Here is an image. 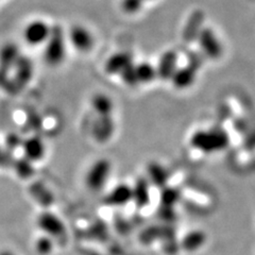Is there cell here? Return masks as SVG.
Segmentation results:
<instances>
[{
	"label": "cell",
	"mask_w": 255,
	"mask_h": 255,
	"mask_svg": "<svg viewBox=\"0 0 255 255\" xmlns=\"http://www.w3.org/2000/svg\"><path fill=\"white\" fill-rule=\"evenodd\" d=\"M203 14L200 11H196L189 16V18L186 22V26L183 30V39L186 43H191L197 41L198 35L200 31L203 29Z\"/></svg>",
	"instance_id": "cell-14"
},
{
	"label": "cell",
	"mask_w": 255,
	"mask_h": 255,
	"mask_svg": "<svg viewBox=\"0 0 255 255\" xmlns=\"http://www.w3.org/2000/svg\"><path fill=\"white\" fill-rule=\"evenodd\" d=\"M229 143L228 134L219 129L199 130L190 138V145L204 153H214L225 150Z\"/></svg>",
	"instance_id": "cell-1"
},
{
	"label": "cell",
	"mask_w": 255,
	"mask_h": 255,
	"mask_svg": "<svg viewBox=\"0 0 255 255\" xmlns=\"http://www.w3.org/2000/svg\"><path fill=\"white\" fill-rule=\"evenodd\" d=\"M36 223L44 235L50 236L53 239L63 236L66 232V228L64 222L57 215L51 212H42L38 215Z\"/></svg>",
	"instance_id": "cell-6"
},
{
	"label": "cell",
	"mask_w": 255,
	"mask_h": 255,
	"mask_svg": "<svg viewBox=\"0 0 255 255\" xmlns=\"http://www.w3.org/2000/svg\"><path fill=\"white\" fill-rule=\"evenodd\" d=\"M0 255H16V254L10 250H2L1 252H0Z\"/></svg>",
	"instance_id": "cell-28"
},
{
	"label": "cell",
	"mask_w": 255,
	"mask_h": 255,
	"mask_svg": "<svg viewBox=\"0 0 255 255\" xmlns=\"http://www.w3.org/2000/svg\"><path fill=\"white\" fill-rule=\"evenodd\" d=\"M158 215L161 216V218L170 221L173 217H174V210L173 207H169V206H164L162 205L161 209L158 211Z\"/></svg>",
	"instance_id": "cell-27"
},
{
	"label": "cell",
	"mask_w": 255,
	"mask_h": 255,
	"mask_svg": "<svg viewBox=\"0 0 255 255\" xmlns=\"http://www.w3.org/2000/svg\"><path fill=\"white\" fill-rule=\"evenodd\" d=\"M23 157L32 163L39 162L46 154V146L44 140L38 136H31L22 142Z\"/></svg>",
	"instance_id": "cell-10"
},
{
	"label": "cell",
	"mask_w": 255,
	"mask_h": 255,
	"mask_svg": "<svg viewBox=\"0 0 255 255\" xmlns=\"http://www.w3.org/2000/svg\"><path fill=\"white\" fill-rule=\"evenodd\" d=\"M143 1H145V2H146V1H152V0H143Z\"/></svg>",
	"instance_id": "cell-30"
},
{
	"label": "cell",
	"mask_w": 255,
	"mask_h": 255,
	"mask_svg": "<svg viewBox=\"0 0 255 255\" xmlns=\"http://www.w3.org/2000/svg\"><path fill=\"white\" fill-rule=\"evenodd\" d=\"M66 55L65 35L61 27H52L49 38L44 48V60L49 66L55 67L63 63Z\"/></svg>",
	"instance_id": "cell-2"
},
{
	"label": "cell",
	"mask_w": 255,
	"mask_h": 255,
	"mask_svg": "<svg viewBox=\"0 0 255 255\" xmlns=\"http://www.w3.org/2000/svg\"><path fill=\"white\" fill-rule=\"evenodd\" d=\"M133 200V189L129 185H117L107 195L105 202L110 206H124Z\"/></svg>",
	"instance_id": "cell-12"
},
{
	"label": "cell",
	"mask_w": 255,
	"mask_h": 255,
	"mask_svg": "<svg viewBox=\"0 0 255 255\" xmlns=\"http://www.w3.org/2000/svg\"><path fill=\"white\" fill-rule=\"evenodd\" d=\"M197 41L200 46L202 52L207 58L217 60L222 54V46L215 32L207 27H203L198 35Z\"/></svg>",
	"instance_id": "cell-7"
},
{
	"label": "cell",
	"mask_w": 255,
	"mask_h": 255,
	"mask_svg": "<svg viewBox=\"0 0 255 255\" xmlns=\"http://www.w3.org/2000/svg\"><path fill=\"white\" fill-rule=\"evenodd\" d=\"M2 161V153H1V150H0V163Z\"/></svg>",
	"instance_id": "cell-29"
},
{
	"label": "cell",
	"mask_w": 255,
	"mask_h": 255,
	"mask_svg": "<svg viewBox=\"0 0 255 255\" xmlns=\"http://www.w3.org/2000/svg\"><path fill=\"white\" fill-rule=\"evenodd\" d=\"M178 54L174 50H167L159 58L158 64L156 66L157 78L167 81L171 80L172 76L178 69Z\"/></svg>",
	"instance_id": "cell-9"
},
{
	"label": "cell",
	"mask_w": 255,
	"mask_h": 255,
	"mask_svg": "<svg viewBox=\"0 0 255 255\" xmlns=\"http://www.w3.org/2000/svg\"><path fill=\"white\" fill-rule=\"evenodd\" d=\"M148 177L155 186L164 188L167 186L169 175L161 164L152 162L148 165Z\"/></svg>",
	"instance_id": "cell-18"
},
{
	"label": "cell",
	"mask_w": 255,
	"mask_h": 255,
	"mask_svg": "<svg viewBox=\"0 0 255 255\" xmlns=\"http://www.w3.org/2000/svg\"><path fill=\"white\" fill-rule=\"evenodd\" d=\"M201 66V60L198 55L190 59L188 65L178 68L171 78V82L175 89L185 90L195 82L197 71Z\"/></svg>",
	"instance_id": "cell-5"
},
{
	"label": "cell",
	"mask_w": 255,
	"mask_h": 255,
	"mask_svg": "<svg viewBox=\"0 0 255 255\" xmlns=\"http://www.w3.org/2000/svg\"><path fill=\"white\" fill-rule=\"evenodd\" d=\"M50 27L45 20L34 19L27 23V26L23 29L22 37L29 46H39L47 42L51 33Z\"/></svg>",
	"instance_id": "cell-4"
},
{
	"label": "cell",
	"mask_w": 255,
	"mask_h": 255,
	"mask_svg": "<svg viewBox=\"0 0 255 255\" xmlns=\"http://www.w3.org/2000/svg\"><path fill=\"white\" fill-rule=\"evenodd\" d=\"M92 255H102V254H98V253H95V254H92Z\"/></svg>",
	"instance_id": "cell-31"
},
{
	"label": "cell",
	"mask_w": 255,
	"mask_h": 255,
	"mask_svg": "<svg viewBox=\"0 0 255 255\" xmlns=\"http://www.w3.org/2000/svg\"><path fill=\"white\" fill-rule=\"evenodd\" d=\"M132 55L129 52L121 51L112 55L108 59L105 69L109 75H119L122 71L132 64Z\"/></svg>",
	"instance_id": "cell-13"
},
{
	"label": "cell",
	"mask_w": 255,
	"mask_h": 255,
	"mask_svg": "<svg viewBox=\"0 0 255 255\" xmlns=\"http://www.w3.org/2000/svg\"><path fill=\"white\" fill-rule=\"evenodd\" d=\"M35 248L38 254L49 255L53 250V238L47 235L41 236L35 243Z\"/></svg>",
	"instance_id": "cell-24"
},
{
	"label": "cell",
	"mask_w": 255,
	"mask_h": 255,
	"mask_svg": "<svg viewBox=\"0 0 255 255\" xmlns=\"http://www.w3.org/2000/svg\"><path fill=\"white\" fill-rule=\"evenodd\" d=\"M14 67L16 69V79L18 80V82L20 84H27L33 73V67H32L30 59L19 57Z\"/></svg>",
	"instance_id": "cell-20"
},
{
	"label": "cell",
	"mask_w": 255,
	"mask_h": 255,
	"mask_svg": "<svg viewBox=\"0 0 255 255\" xmlns=\"http://www.w3.org/2000/svg\"><path fill=\"white\" fill-rule=\"evenodd\" d=\"M135 69H136V75H137L139 84L140 83H149L151 81H153L155 78H157L156 67L152 66L148 62L139 63L138 65L135 66Z\"/></svg>",
	"instance_id": "cell-21"
},
{
	"label": "cell",
	"mask_w": 255,
	"mask_h": 255,
	"mask_svg": "<svg viewBox=\"0 0 255 255\" xmlns=\"http://www.w3.org/2000/svg\"><path fill=\"white\" fill-rule=\"evenodd\" d=\"M92 107L98 116H112L114 109L113 102L105 94L95 95L92 99Z\"/></svg>",
	"instance_id": "cell-19"
},
{
	"label": "cell",
	"mask_w": 255,
	"mask_h": 255,
	"mask_svg": "<svg viewBox=\"0 0 255 255\" xmlns=\"http://www.w3.org/2000/svg\"><path fill=\"white\" fill-rule=\"evenodd\" d=\"M180 200V191L173 187L166 186L162 188L161 203L164 206L173 207Z\"/></svg>",
	"instance_id": "cell-22"
},
{
	"label": "cell",
	"mask_w": 255,
	"mask_h": 255,
	"mask_svg": "<svg viewBox=\"0 0 255 255\" xmlns=\"http://www.w3.org/2000/svg\"><path fill=\"white\" fill-rule=\"evenodd\" d=\"M19 57L18 48L14 44L4 45L0 50V68H1L0 74L7 73L11 67H14Z\"/></svg>",
	"instance_id": "cell-15"
},
{
	"label": "cell",
	"mask_w": 255,
	"mask_h": 255,
	"mask_svg": "<svg viewBox=\"0 0 255 255\" xmlns=\"http://www.w3.org/2000/svg\"><path fill=\"white\" fill-rule=\"evenodd\" d=\"M33 164L34 163L30 162L26 157L19 159V161L16 162L15 164L16 173H17L21 178L31 177L32 173H33Z\"/></svg>",
	"instance_id": "cell-25"
},
{
	"label": "cell",
	"mask_w": 255,
	"mask_h": 255,
	"mask_svg": "<svg viewBox=\"0 0 255 255\" xmlns=\"http://www.w3.org/2000/svg\"><path fill=\"white\" fill-rule=\"evenodd\" d=\"M133 189V201L138 209H143L150 202L149 184L145 179H139L135 183Z\"/></svg>",
	"instance_id": "cell-16"
},
{
	"label": "cell",
	"mask_w": 255,
	"mask_h": 255,
	"mask_svg": "<svg viewBox=\"0 0 255 255\" xmlns=\"http://www.w3.org/2000/svg\"><path fill=\"white\" fill-rule=\"evenodd\" d=\"M206 242V235L202 231H193L182 239V248L188 252L198 251Z\"/></svg>",
	"instance_id": "cell-17"
},
{
	"label": "cell",
	"mask_w": 255,
	"mask_h": 255,
	"mask_svg": "<svg viewBox=\"0 0 255 255\" xmlns=\"http://www.w3.org/2000/svg\"><path fill=\"white\" fill-rule=\"evenodd\" d=\"M145 1L143 0H122L121 7L122 10L129 15L137 14L141 9Z\"/></svg>",
	"instance_id": "cell-26"
},
{
	"label": "cell",
	"mask_w": 255,
	"mask_h": 255,
	"mask_svg": "<svg viewBox=\"0 0 255 255\" xmlns=\"http://www.w3.org/2000/svg\"><path fill=\"white\" fill-rule=\"evenodd\" d=\"M69 41L80 52L90 51L94 46V36L91 31L81 25H76L70 29Z\"/></svg>",
	"instance_id": "cell-8"
},
{
	"label": "cell",
	"mask_w": 255,
	"mask_h": 255,
	"mask_svg": "<svg viewBox=\"0 0 255 255\" xmlns=\"http://www.w3.org/2000/svg\"><path fill=\"white\" fill-rule=\"evenodd\" d=\"M123 81L130 87H135L139 84L137 75H136V69H135V65L132 63L129 66L126 67L121 74Z\"/></svg>",
	"instance_id": "cell-23"
},
{
	"label": "cell",
	"mask_w": 255,
	"mask_h": 255,
	"mask_svg": "<svg viewBox=\"0 0 255 255\" xmlns=\"http://www.w3.org/2000/svg\"><path fill=\"white\" fill-rule=\"evenodd\" d=\"M111 163L107 158H100L96 161L86 173V186L92 191H99L106 185L111 173Z\"/></svg>",
	"instance_id": "cell-3"
},
{
	"label": "cell",
	"mask_w": 255,
	"mask_h": 255,
	"mask_svg": "<svg viewBox=\"0 0 255 255\" xmlns=\"http://www.w3.org/2000/svg\"><path fill=\"white\" fill-rule=\"evenodd\" d=\"M93 136L99 142H106L113 136L115 124L112 116H98L93 125Z\"/></svg>",
	"instance_id": "cell-11"
}]
</instances>
